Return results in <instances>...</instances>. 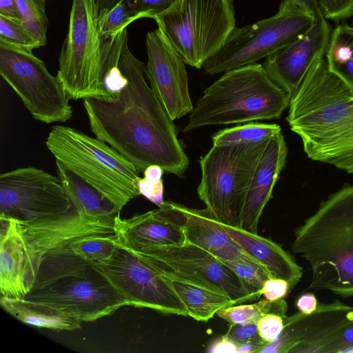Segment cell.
Listing matches in <instances>:
<instances>
[{
	"instance_id": "6da1fadb",
	"label": "cell",
	"mask_w": 353,
	"mask_h": 353,
	"mask_svg": "<svg viewBox=\"0 0 353 353\" xmlns=\"http://www.w3.org/2000/svg\"><path fill=\"white\" fill-rule=\"evenodd\" d=\"M118 66L125 85L108 98L83 99L89 125L95 137L131 162L139 172L150 165L183 176L190 161L176 126L145 80V65L125 41Z\"/></svg>"
},
{
	"instance_id": "7a4b0ae2",
	"label": "cell",
	"mask_w": 353,
	"mask_h": 353,
	"mask_svg": "<svg viewBox=\"0 0 353 353\" xmlns=\"http://www.w3.org/2000/svg\"><path fill=\"white\" fill-rule=\"evenodd\" d=\"M286 120L312 160L353 174V89L317 58L296 93Z\"/></svg>"
},
{
	"instance_id": "3957f363",
	"label": "cell",
	"mask_w": 353,
	"mask_h": 353,
	"mask_svg": "<svg viewBox=\"0 0 353 353\" xmlns=\"http://www.w3.org/2000/svg\"><path fill=\"white\" fill-rule=\"evenodd\" d=\"M291 250L310 265L308 290L353 296V185L320 203L295 230Z\"/></svg>"
},
{
	"instance_id": "277c9868",
	"label": "cell",
	"mask_w": 353,
	"mask_h": 353,
	"mask_svg": "<svg viewBox=\"0 0 353 353\" xmlns=\"http://www.w3.org/2000/svg\"><path fill=\"white\" fill-rule=\"evenodd\" d=\"M99 15L97 0H72L57 75L69 99L108 98L112 94L105 79L118 65L128 38V29L112 37H102Z\"/></svg>"
},
{
	"instance_id": "5b68a950",
	"label": "cell",
	"mask_w": 353,
	"mask_h": 353,
	"mask_svg": "<svg viewBox=\"0 0 353 353\" xmlns=\"http://www.w3.org/2000/svg\"><path fill=\"white\" fill-rule=\"evenodd\" d=\"M290 99L261 63L230 70L205 89L183 132L208 125L279 119Z\"/></svg>"
},
{
	"instance_id": "8992f818",
	"label": "cell",
	"mask_w": 353,
	"mask_h": 353,
	"mask_svg": "<svg viewBox=\"0 0 353 353\" xmlns=\"http://www.w3.org/2000/svg\"><path fill=\"white\" fill-rule=\"evenodd\" d=\"M46 145L62 163L112 203L117 213L140 196L137 168L104 141L68 126L56 125Z\"/></svg>"
},
{
	"instance_id": "52a82bcc",
	"label": "cell",
	"mask_w": 353,
	"mask_h": 353,
	"mask_svg": "<svg viewBox=\"0 0 353 353\" xmlns=\"http://www.w3.org/2000/svg\"><path fill=\"white\" fill-rule=\"evenodd\" d=\"M152 19L185 63L197 69L236 27L233 0H176Z\"/></svg>"
},
{
	"instance_id": "ba28073f",
	"label": "cell",
	"mask_w": 353,
	"mask_h": 353,
	"mask_svg": "<svg viewBox=\"0 0 353 353\" xmlns=\"http://www.w3.org/2000/svg\"><path fill=\"white\" fill-rule=\"evenodd\" d=\"M213 145L199 160L197 194L219 223L240 227L247 190L268 141Z\"/></svg>"
},
{
	"instance_id": "9c48e42d",
	"label": "cell",
	"mask_w": 353,
	"mask_h": 353,
	"mask_svg": "<svg viewBox=\"0 0 353 353\" xmlns=\"http://www.w3.org/2000/svg\"><path fill=\"white\" fill-rule=\"evenodd\" d=\"M314 14L299 6L279 9L272 17L235 27L222 47L203 64L215 75L256 63L303 36L312 26Z\"/></svg>"
},
{
	"instance_id": "30bf717a",
	"label": "cell",
	"mask_w": 353,
	"mask_h": 353,
	"mask_svg": "<svg viewBox=\"0 0 353 353\" xmlns=\"http://www.w3.org/2000/svg\"><path fill=\"white\" fill-rule=\"evenodd\" d=\"M0 74L35 120L50 124L72 117L73 110L59 78L32 50L0 39Z\"/></svg>"
},
{
	"instance_id": "8fae6325",
	"label": "cell",
	"mask_w": 353,
	"mask_h": 353,
	"mask_svg": "<svg viewBox=\"0 0 353 353\" xmlns=\"http://www.w3.org/2000/svg\"><path fill=\"white\" fill-rule=\"evenodd\" d=\"M283 322L280 336L259 353L353 352V306L339 299L319 303L309 314L286 316Z\"/></svg>"
},
{
	"instance_id": "7c38bea8",
	"label": "cell",
	"mask_w": 353,
	"mask_h": 353,
	"mask_svg": "<svg viewBox=\"0 0 353 353\" xmlns=\"http://www.w3.org/2000/svg\"><path fill=\"white\" fill-rule=\"evenodd\" d=\"M117 243L134 253L151 268L174 272L199 281L225 293L236 305L256 301L224 262L194 244L185 242L176 245L143 246Z\"/></svg>"
},
{
	"instance_id": "4fadbf2b",
	"label": "cell",
	"mask_w": 353,
	"mask_h": 353,
	"mask_svg": "<svg viewBox=\"0 0 353 353\" xmlns=\"http://www.w3.org/2000/svg\"><path fill=\"white\" fill-rule=\"evenodd\" d=\"M0 219L8 221L22 250L29 292L32 290L38 266L50 252L68 245L82 236L114 233V220L92 217L79 213L77 210L65 214L28 220Z\"/></svg>"
},
{
	"instance_id": "5bb4252c",
	"label": "cell",
	"mask_w": 353,
	"mask_h": 353,
	"mask_svg": "<svg viewBox=\"0 0 353 353\" xmlns=\"http://www.w3.org/2000/svg\"><path fill=\"white\" fill-rule=\"evenodd\" d=\"M91 267L104 276L131 306L188 316L186 307L170 283L116 241L111 255L103 261L92 264Z\"/></svg>"
},
{
	"instance_id": "9a60e30c",
	"label": "cell",
	"mask_w": 353,
	"mask_h": 353,
	"mask_svg": "<svg viewBox=\"0 0 353 353\" xmlns=\"http://www.w3.org/2000/svg\"><path fill=\"white\" fill-rule=\"evenodd\" d=\"M77 210L59 176L34 167L0 175V217L28 220Z\"/></svg>"
},
{
	"instance_id": "2e32d148",
	"label": "cell",
	"mask_w": 353,
	"mask_h": 353,
	"mask_svg": "<svg viewBox=\"0 0 353 353\" xmlns=\"http://www.w3.org/2000/svg\"><path fill=\"white\" fill-rule=\"evenodd\" d=\"M24 298L51 306L81 322L94 321L130 305L91 265L84 274L67 276L32 290Z\"/></svg>"
},
{
	"instance_id": "e0dca14e",
	"label": "cell",
	"mask_w": 353,
	"mask_h": 353,
	"mask_svg": "<svg viewBox=\"0 0 353 353\" xmlns=\"http://www.w3.org/2000/svg\"><path fill=\"white\" fill-rule=\"evenodd\" d=\"M145 46L150 86L170 119H181L194 109L185 63L158 28L147 33Z\"/></svg>"
},
{
	"instance_id": "ac0fdd59",
	"label": "cell",
	"mask_w": 353,
	"mask_h": 353,
	"mask_svg": "<svg viewBox=\"0 0 353 353\" xmlns=\"http://www.w3.org/2000/svg\"><path fill=\"white\" fill-rule=\"evenodd\" d=\"M311 28L288 46L265 58L262 64L270 78L292 97L314 61L325 56L332 27L321 12Z\"/></svg>"
},
{
	"instance_id": "d6986e66",
	"label": "cell",
	"mask_w": 353,
	"mask_h": 353,
	"mask_svg": "<svg viewBox=\"0 0 353 353\" xmlns=\"http://www.w3.org/2000/svg\"><path fill=\"white\" fill-rule=\"evenodd\" d=\"M114 230L118 243L134 245H176L185 243L179 203L165 201L158 209L123 219L117 214Z\"/></svg>"
},
{
	"instance_id": "ffe728a7",
	"label": "cell",
	"mask_w": 353,
	"mask_h": 353,
	"mask_svg": "<svg viewBox=\"0 0 353 353\" xmlns=\"http://www.w3.org/2000/svg\"><path fill=\"white\" fill-rule=\"evenodd\" d=\"M288 147L281 132L268 141L250 181L243 208L240 227L257 233L263 209L272 197L275 184L285 166Z\"/></svg>"
},
{
	"instance_id": "44dd1931",
	"label": "cell",
	"mask_w": 353,
	"mask_h": 353,
	"mask_svg": "<svg viewBox=\"0 0 353 353\" xmlns=\"http://www.w3.org/2000/svg\"><path fill=\"white\" fill-rule=\"evenodd\" d=\"M185 242L194 244L221 261L246 253L227 233L208 209H195L179 204Z\"/></svg>"
},
{
	"instance_id": "7402d4cb",
	"label": "cell",
	"mask_w": 353,
	"mask_h": 353,
	"mask_svg": "<svg viewBox=\"0 0 353 353\" xmlns=\"http://www.w3.org/2000/svg\"><path fill=\"white\" fill-rule=\"evenodd\" d=\"M221 224L247 254L265 266L272 277L287 281L292 289L301 281L303 268L279 244L258 233Z\"/></svg>"
},
{
	"instance_id": "603a6c76",
	"label": "cell",
	"mask_w": 353,
	"mask_h": 353,
	"mask_svg": "<svg viewBox=\"0 0 353 353\" xmlns=\"http://www.w3.org/2000/svg\"><path fill=\"white\" fill-rule=\"evenodd\" d=\"M154 270L170 283L186 307L188 316L198 321L206 322L219 310L236 305L225 293L210 288L179 273Z\"/></svg>"
},
{
	"instance_id": "cb8c5ba5",
	"label": "cell",
	"mask_w": 353,
	"mask_h": 353,
	"mask_svg": "<svg viewBox=\"0 0 353 353\" xmlns=\"http://www.w3.org/2000/svg\"><path fill=\"white\" fill-rule=\"evenodd\" d=\"M1 219V296L24 298L30 292L26 284L25 259L18 240L7 221Z\"/></svg>"
},
{
	"instance_id": "d4e9b609",
	"label": "cell",
	"mask_w": 353,
	"mask_h": 353,
	"mask_svg": "<svg viewBox=\"0 0 353 353\" xmlns=\"http://www.w3.org/2000/svg\"><path fill=\"white\" fill-rule=\"evenodd\" d=\"M0 303L6 312L27 325L57 331H73L81 327L82 322L78 319L43 303L1 296Z\"/></svg>"
},
{
	"instance_id": "484cf974",
	"label": "cell",
	"mask_w": 353,
	"mask_h": 353,
	"mask_svg": "<svg viewBox=\"0 0 353 353\" xmlns=\"http://www.w3.org/2000/svg\"><path fill=\"white\" fill-rule=\"evenodd\" d=\"M56 165L58 176L79 213L104 220H114L119 213L112 203L62 163L56 161Z\"/></svg>"
},
{
	"instance_id": "4316f807",
	"label": "cell",
	"mask_w": 353,
	"mask_h": 353,
	"mask_svg": "<svg viewBox=\"0 0 353 353\" xmlns=\"http://www.w3.org/2000/svg\"><path fill=\"white\" fill-rule=\"evenodd\" d=\"M69 245L52 250L44 256L37 269L31 290L88 271L91 265L77 256Z\"/></svg>"
},
{
	"instance_id": "83f0119b",
	"label": "cell",
	"mask_w": 353,
	"mask_h": 353,
	"mask_svg": "<svg viewBox=\"0 0 353 353\" xmlns=\"http://www.w3.org/2000/svg\"><path fill=\"white\" fill-rule=\"evenodd\" d=\"M325 58L329 70L353 89V26L341 24L335 28Z\"/></svg>"
},
{
	"instance_id": "f1b7e54d",
	"label": "cell",
	"mask_w": 353,
	"mask_h": 353,
	"mask_svg": "<svg viewBox=\"0 0 353 353\" xmlns=\"http://www.w3.org/2000/svg\"><path fill=\"white\" fill-rule=\"evenodd\" d=\"M281 132L276 123L248 122L218 131L212 134L213 145L259 143Z\"/></svg>"
},
{
	"instance_id": "f546056e",
	"label": "cell",
	"mask_w": 353,
	"mask_h": 353,
	"mask_svg": "<svg viewBox=\"0 0 353 353\" xmlns=\"http://www.w3.org/2000/svg\"><path fill=\"white\" fill-rule=\"evenodd\" d=\"M288 304L284 299L269 301L265 299L252 304L233 305L219 310L216 315L230 324H256L269 314L286 316Z\"/></svg>"
},
{
	"instance_id": "4dcf8cb0",
	"label": "cell",
	"mask_w": 353,
	"mask_h": 353,
	"mask_svg": "<svg viewBox=\"0 0 353 353\" xmlns=\"http://www.w3.org/2000/svg\"><path fill=\"white\" fill-rule=\"evenodd\" d=\"M222 261L238 276L256 300L262 295L265 281L272 277L265 265L247 253Z\"/></svg>"
},
{
	"instance_id": "1f68e13d",
	"label": "cell",
	"mask_w": 353,
	"mask_h": 353,
	"mask_svg": "<svg viewBox=\"0 0 353 353\" xmlns=\"http://www.w3.org/2000/svg\"><path fill=\"white\" fill-rule=\"evenodd\" d=\"M72 250L90 265L106 260L115 246L114 233L92 234L72 241Z\"/></svg>"
},
{
	"instance_id": "d6a6232c",
	"label": "cell",
	"mask_w": 353,
	"mask_h": 353,
	"mask_svg": "<svg viewBox=\"0 0 353 353\" xmlns=\"http://www.w3.org/2000/svg\"><path fill=\"white\" fill-rule=\"evenodd\" d=\"M143 18L134 12L126 0H122L112 8L99 12V30L102 37H112L123 31L134 21Z\"/></svg>"
},
{
	"instance_id": "836d02e7",
	"label": "cell",
	"mask_w": 353,
	"mask_h": 353,
	"mask_svg": "<svg viewBox=\"0 0 353 353\" xmlns=\"http://www.w3.org/2000/svg\"><path fill=\"white\" fill-rule=\"evenodd\" d=\"M22 18V24L40 41L47 44L48 19L46 13V0H15Z\"/></svg>"
},
{
	"instance_id": "e575fe53",
	"label": "cell",
	"mask_w": 353,
	"mask_h": 353,
	"mask_svg": "<svg viewBox=\"0 0 353 353\" xmlns=\"http://www.w3.org/2000/svg\"><path fill=\"white\" fill-rule=\"evenodd\" d=\"M0 39L32 50L42 47L37 38L20 21L0 15Z\"/></svg>"
},
{
	"instance_id": "d590c367",
	"label": "cell",
	"mask_w": 353,
	"mask_h": 353,
	"mask_svg": "<svg viewBox=\"0 0 353 353\" xmlns=\"http://www.w3.org/2000/svg\"><path fill=\"white\" fill-rule=\"evenodd\" d=\"M235 343L237 346L243 344L254 343L263 347L268 343L259 335L256 324H230L224 334Z\"/></svg>"
},
{
	"instance_id": "8d00e7d4",
	"label": "cell",
	"mask_w": 353,
	"mask_h": 353,
	"mask_svg": "<svg viewBox=\"0 0 353 353\" xmlns=\"http://www.w3.org/2000/svg\"><path fill=\"white\" fill-rule=\"evenodd\" d=\"M325 19L340 21L353 16V0H317Z\"/></svg>"
},
{
	"instance_id": "74e56055",
	"label": "cell",
	"mask_w": 353,
	"mask_h": 353,
	"mask_svg": "<svg viewBox=\"0 0 353 353\" xmlns=\"http://www.w3.org/2000/svg\"><path fill=\"white\" fill-rule=\"evenodd\" d=\"M284 317L273 314L263 316L256 323L260 336L268 343L276 340L284 327Z\"/></svg>"
},
{
	"instance_id": "f35d334b",
	"label": "cell",
	"mask_w": 353,
	"mask_h": 353,
	"mask_svg": "<svg viewBox=\"0 0 353 353\" xmlns=\"http://www.w3.org/2000/svg\"><path fill=\"white\" fill-rule=\"evenodd\" d=\"M130 9L143 18H153L169 7L176 0H126Z\"/></svg>"
},
{
	"instance_id": "ab89813d",
	"label": "cell",
	"mask_w": 353,
	"mask_h": 353,
	"mask_svg": "<svg viewBox=\"0 0 353 353\" xmlns=\"http://www.w3.org/2000/svg\"><path fill=\"white\" fill-rule=\"evenodd\" d=\"M292 290L289 283L282 279L272 277L265 281L261 294L265 299L278 301L284 299Z\"/></svg>"
},
{
	"instance_id": "60d3db41",
	"label": "cell",
	"mask_w": 353,
	"mask_h": 353,
	"mask_svg": "<svg viewBox=\"0 0 353 353\" xmlns=\"http://www.w3.org/2000/svg\"><path fill=\"white\" fill-rule=\"evenodd\" d=\"M138 188L141 195L158 207H161L164 203L162 179L158 181H152L144 177L141 178L138 183Z\"/></svg>"
},
{
	"instance_id": "b9f144b4",
	"label": "cell",
	"mask_w": 353,
	"mask_h": 353,
	"mask_svg": "<svg viewBox=\"0 0 353 353\" xmlns=\"http://www.w3.org/2000/svg\"><path fill=\"white\" fill-rule=\"evenodd\" d=\"M208 352L210 353H238V346L235 343L223 335L211 343Z\"/></svg>"
},
{
	"instance_id": "7bdbcfd3",
	"label": "cell",
	"mask_w": 353,
	"mask_h": 353,
	"mask_svg": "<svg viewBox=\"0 0 353 353\" xmlns=\"http://www.w3.org/2000/svg\"><path fill=\"white\" fill-rule=\"evenodd\" d=\"M318 301L314 294L307 292L301 294L296 301L299 311L305 314L312 313L317 307Z\"/></svg>"
},
{
	"instance_id": "ee69618b",
	"label": "cell",
	"mask_w": 353,
	"mask_h": 353,
	"mask_svg": "<svg viewBox=\"0 0 353 353\" xmlns=\"http://www.w3.org/2000/svg\"><path fill=\"white\" fill-rule=\"evenodd\" d=\"M291 6H299L314 15L321 12L317 0H281L279 9Z\"/></svg>"
},
{
	"instance_id": "f6af8a7d",
	"label": "cell",
	"mask_w": 353,
	"mask_h": 353,
	"mask_svg": "<svg viewBox=\"0 0 353 353\" xmlns=\"http://www.w3.org/2000/svg\"><path fill=\"white\" fill-rule=\"evenodd\" d=\"M0 15L22 23V18L15 0H0Z\"/></svg>"
},
{
	"instance_id": "bcb514c9",
	"label": "cell",
	"mask_w": 353,
	"mask_h": 353,
	"mask_svg": "<svg viewBox=\"0 0 353 353\" xmlns=\"http://www.w3.org/2000/svg\"><path fill=\"white\" fill-rule=\"evenodd\" d=\"M143 172L144 178L152 181H158L162 179L164 170L158 165H150Z\"/></svg>"
},
{
	"instance_id": "7dc6e473",
	"label": "cell",
	"mask_w": 353,
	"mask_h": 353,
	"mask_svg": "<svg viewBox=\"0 0 353 353\" xmlns=\"http://www.w3.org/2000/svg\"><path fill=\"white\" fill-rule=\"evenodd\" d=\"M122 0H97L99 12L109 10Z\"/></svg>"
},
{
	"instance_id": "c3c4849f",
	"label": "cell",
	"mask_w": 353,
	"mask_h": 353,
	"mask_svg": "<svg viewBox=\"0 0 353 353\" xmlns=\"http://www.w3.org/2000/svg\"><path fill=\"white\" fill-rule=\"evenodd\" d=\"M352 26H353V20H352Z\"/></svg>"
}]
</instances>
